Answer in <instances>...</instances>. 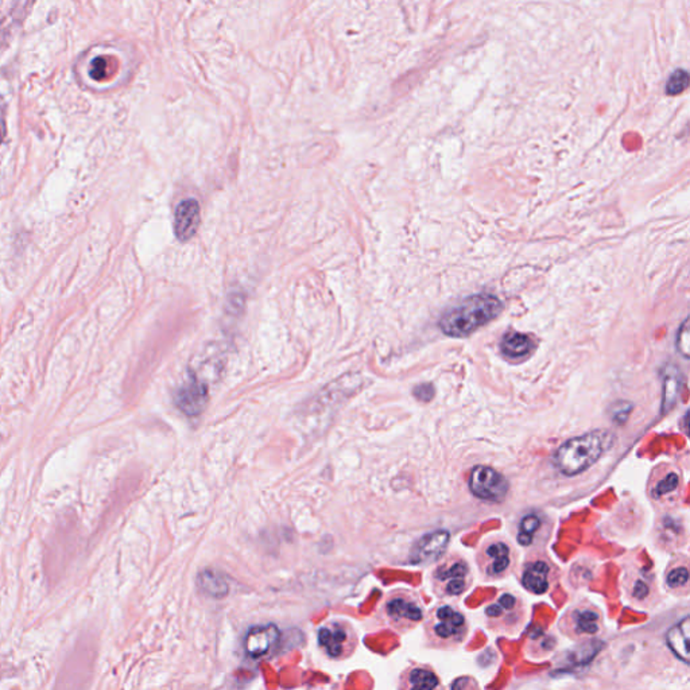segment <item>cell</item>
Masks as SVG:
<instances>
[{"label": "cell", "instance_id": "9c48e42d", "mask_svg": "<svg viewBox=\"0 0 690 690\" xmlns=\"http://www.w3.org/2000/svg\"><path fill=\"white\" fill-rule=\"evenodd\" d=\"M481 576L487 581L503 580L514 567L512 550L506 542H491L478 557Z\"/></svg>", "mask_w": 690, "mask_h": 690}, {"label": "cell", "instance_id": "8fae6325", "mask_svg": "<svg viewBox=\"0 0 690 690\" xmlns=\"http://www.w3.org/2000/svg\"><path fill=\"white\" fill-rule=\"evenodd\" d=\"M470 488L478 499L499 502L507 495L509 483L502 473L493 468L478 465L470 473Z\"/></svg>", "mask_w": 690, "mask_h": 690}, {"label": "cell", "instance_id": "3957f363", "mask_svg": "<svg viewBox=\"0 0 690 690\" xmlns=\"http://www.w3.org/2000/svg\"><path fill=\"white\" fill-rule=\"evenodd\" d=\"M612 443L607 430H596L570 438L560 446L554 456L557 468L565 476H576L594 464Z\"/></svg>", "mask_w": 690, "mask_h": 690}, {"label": "cell", "instance_id": "cb8c5ba5", "mask_svg": "<svg viewBox=\"0 0 690 690\" xmlns=\"http://www.w3.org/2000/svg\"><path fill=\"white\" fill-rule=\"evenodd\" d=\"M448 690H481V687L475 677L460 676L449 684Z\"/></svg>", "mask_w": 690, "mask_h": 690}, {"label": "cell", "instance_id": "7402d4cb", "mask_svg": "<svg viewBox=\"0 0 690 690\" xmlns=\"http://www.w3.org/2000/svg\"><path fill=\"white\" fill-rule=\"evenodd\" d=\"M541 526V520L536 515H528L520 520V533L517 536V541L522 546L528 547L534 544L536 533Z\"/></svg>", "mask_w": 690, "mask_h": 690}, {"label": "cell", "instance_id": "d6986e66", "mask_svg": "<svg viewBox=\"0 0 690 690\" xmlns=\"http://www.w3.org/2000/svg\"><path fill=\"white\" fill-rule=\"evenodd\" d=\"M665 588L676 596L689 594V568L686 562H677L670 565L663 578Z\"/></svg>", "mask_w": 690, "mask_h": 690}, {"label": "cell", "instance_id": "277c9868", "mask_svg": "<svg viewBox=\"0 0 690 690\" xmlns=\"http://www.w3.org/2000/svg\"><path fill=\"white\" fill-rule=\"evenodd\" d=\"M385 622L399 634L416 630L424 623L427 607L424 600L412 589H394L383 600L382 610Z\"/></svg>", "mask_w": 690, "mask_h": 690}, {"label": "cell", "instance_id": "6da1fadb", "mask_svg": "<svg viewBox=\"0 0 690 690\" xmlns=\"http://www.w3.org/2000/svg\"><path fill=\"white\" fill-rule=\"evenodd\" d=\"M425 642L430 649L453 652L470 636L468 616L459 605L440 602L427 611L424 623Z\"/></svg>", "mask_w": 690, "mask_h": 690}, {"label": "cell", "instance_id": "9a60e30c", "mask_svg": "<svg viewBox=\"0 0 690 690\" xmlns=\"http://www.w3.org/2000/svg\"><path fill=\"white\" fill-rule=\"evenodd\" d=\"M208 401H210L208 387L201 383L195 375H192L174 395L177 407L187 417L200 416L201 412L205 410Z\"/></svg>", "mask_w": 690, "mask_h": 690}, {"label": "cell", "instance_id": "2e32d148", "mask_svg": "<svg viewBox=\"0 0 690 690\" xmlns=\"http://www.w3.org/2000/svg\"><path fill=\"white\" fill-rule=\"evenodd\" d=\"M200 226V205L195 198L181 201L174 213V231L182 242L189 240Z\"/></svg>", "mask_w": 690, "mask_h": 690}, {"label": "cell", "instance_id": "e0dca14e", "mask_svg": "<svg viewBox=\"0 0 690 690\" xmlns=\"http://www.w3.org/2000/svg\"><path fill=\"white\" fill-rule=\"evenodd\" d=\"M449 542V533L445 530L435 531L428 534L424 538L420 539L412 550V562H424L428 560L436 559L445 550Z\"/></svg>", "mask_w": 690, "mask_h": 690}, {"label": "cell", "instance_id": "44dd1931", "mask_svg": "<svg viewBox=\"0 0 690 690\" xmlns=\"http://www.w3.org/2000/svg\"><path fill=\"white\" fill-rule=\"evenodd\" d=\"M679 380L678 371L674 369L669 370L666 372L665 385H663V412L670 410L676 403L677 396H678Z\"/></svg>", "mask_w": 690, "mask_h": 690}, {"label": "cell", "instance_id": "603a6c76", "mask_svg": "<svg viewBox=\"0 0 690 690\" xmlns=\"http://www.w3.org/2000/svg\"><path fill=\"white\" fill-rule=\"evenodd\" d=\"M689 86V75L684 69H677L676 72L671 73L666 83V94L670 96L682 94Z\"/></svg>", "mask_w": 690, "mask_h": 690}, {"label": "cell", "instance_id": "5b68a950", "mask_svg": "<svg viewBox=\"0 0 690 690\" xmlns=\"http://www.w3.org/2000/svg\"><path fill=\"white\" fill-rule=\"evenodd\" d=\"M485 622L491 633L517 636L528 622V605L520 594L502 589L498 596L485 608Z\"/></svg>", "mask_w": 690, "mask_h": 690}, {"label": "cell", "instance_id": "ffe728a7", "mask_svg": "<svg viewBox=\"0 0 690 690\" xmlns=\"http://www.w3.org/2000/svg\"><path fill=\"white\" fill-rule=\"evenodd\" d=\"M533 341L523 333H510L502 341V351L511 359L523 358L533 350Z\"/></svg>", "mask_w": 690, "mask_h": 690}, {"label": "cell", "instance_id": "ba28073f", "mask_svg": "<svg viewBox=\"0 0 690 690\" xmlns=\"http://www.w3.org/2000/svg\"><path fill=\"white\" fill-rule=\"evenodd\" d=\"M317 646L328 660L345 661L358 649V634L347 620L335 619L324 623L317 631Z\"/></svg>", "mask_w": 690, "mask_h": 690}, {"label": "cell", "instance_id": "8992f818", "mask_svg": "<svg viewBox=\"0 0 690 690\" xmlns=\"http://www.w3.org/2000/svg\"><path fill=\"white\" fill-rule=\"evenodd\" d=\"M604 613L591 600L581 599L567 608L559 620V630L573 642H586L602 636Z\"/></svg>", "mask_w": 690, "mask_h": 690}, {"label": "cell", "instance_id": "5bb4252c", "mask_svg": "<svg viewBox=\"0 0 690 690\" xmlns=\"http://www.w3.org/2000/svg\"><path fill=\"white\" fill-rule=\"evenodd\" d=\"M281 631L275 625H258L251 628L245 636V653L251 660H262L278 646Z\"/></svg>", "mask_w": 690, "mask_h": 690}, {"label": "cell", "instance_id": "30bf717a", "mask_svg": "<svg viewBox=\"0 0 690 690\" xmlns=\"http://www.w3.org/2000/svg\"><path fill=\"white\" fill-rule=\"evenodd\" d=\"M557 578V568L549 560L538 557L525 562L520 570V583L528 594L544 596L552 591Z\"/></svg>", "mask_w": 690, "mask_h": 690}, {"label": "cell", "instance_id": "7c38bea8", "mask_svg": "<svg viewBox=\"0 0 690 690\" xmlns=\"http://www.w3.org/2000/svg\"><path fill=\"white\" fill-rule=\"evenodd\" d=\"M625 594L628 602L639 610H653L661 602L654 578L644 570L631 573L626 578Z\"/></svg>", "mask_w": 690, "mask_h": 690}, {"label": "cell", "instance_id": "f1b7e54d", "mask_svg": "<svg viewBox=\"0 0 690 690\" xmlns=\"http://www.w3.org/2000/svg\"><path fill=\"white\" fill-rule=\"evenodd\" d=\"M0 141H2V134H0Z\"/></svg>", "mask_w": 690, "mask_h": 690}, {"label": "cell", "instance_id": "ac0fdd59", "mask_svg": "<svg viewBox=\"0 0 690 690\" xmlns=\"http://www.w3.org/2000/svg\"><path fill=\"white\" fill-rule=\"evenodd\" d=\"M557 641L556 636L547 633L545 630H536L530 634L528 639V654L533 660H545L550 654L556 652Z\"/></svg>", "mask_w": 690, "mask_h": 690}, {"label": "cell", "instance_id": "4316f807", "mask_svg": "<svg viewBox=\"0 0 690 690\" xmlns=\"http://www.w3.org/2000/svg\"><path fill=\"white\" fill-rule=\"evenodd\" d=\"M105 69H107V62H105L104 58H96L91 66L92 78L102 79L105 75Z\"/></svg>", "mask_w": 690, "mask_h": 690}, {"label": "cell", "instance_id": "52a82bcc", "mask_svg": "<svg viewBox=\"0 0 690 690\" xmlns=\"http://www.w3.org/2000/svg\"><path fill=\"white\" fill-rule=\"evenodd\" d=\"M433 594L440 600L459 599L472 586V572L470 564L461 557L444 560L430 576Z\"/></svg>", "mask_w": 690, "mask_h": 690}, {"label": "cell", "instance_id": "83f0119b", "mask_svg": "<svg viewBox=\"0 0 690 690\" xmlns=\"http://www.w3.org/2000/svg\"><path fill=\"white\" fill-rule=\"evenodd\" d=\"M414 395L421 401H430L433 396V387L430 385H421L414 388Z\"/></svg>", "mask_w": 690, "mask_h": 690}, {"label": "cell", "instance_id": "4fadbf2b", "mask_svg": "<svg viewBox=\"0 0 690 690\" xmlns=\"http://www.w3.org/2000/svg\"><path fill=\"white\" fill-rule=\"evenodd\" d=\"M398 690H445L443 679L432 665L410 663L398 678Z\"/></svg>", "mask_w": 690, "mask_h": 690}, {"label": "cell", "instance_id": "7a4b0ae2", "mask_svg": "<svg viewBox=\"0 0 690 690\" xmlns=\"http://www.w3.org/2000/svg\"><path fill=\"white\" fill-rule=\"evenodd\" d=\"M503 311L495 295H476L446 312L440 320V328L453 338L468 337L483 325L488 324Z\"/></svg>", "mask_w": 690, "mask_h": 690}, {"label": "cell", "instance_id": "484cf974", "mask_svg": "<svg viewBox=\"0 0 690 690\" xmlns=\"http://www.w3.org/2000/svg\"><path fill=\"white\" fill-rule=\"evenodd\" d=\"M689 327H687V320H685L678 332V340H677L678 353H681L685 359H689Z\"/></svg>", "mask_w": 690, "mask_h": 690}, {"label": "cell", "instance_id": "d4e9b609", "mask_svg": "<svg viewBox=\"0 0 690 690\" xmlns=\"http://www.w3.org/2000/svg\"><path fill=\"white\" fill-rule=\"evenodd\" d=\"M678 487V476L676 473H669L663 480L658 483L655 488V495L663 496Z\"/></svg>", "mask_w": 690, "mask_h": 690}]
</instances>
